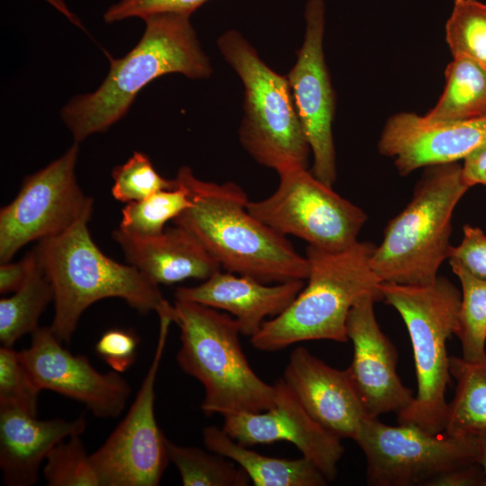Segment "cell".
Listing matches in <instances>:
<instances>
[{
    "label": "cell",
    "instance_id": "obj_1",
    "mask_svg": "<svg viewBox=\"0 0 486 486\" xmlns=\"http://www.w3.org/2000/svg\"><path fill=\"white\" fill-rule=\"evenodd\" d=\"M176 179L187 189L192 204L174 224L191 232L221 268L265 284L306 280V256L248 212L249 200L238 184L201 180L186 166Z\"/></svg>",
    "mask_w": 486,
    "mask_h": 486
},
{
    "label": "cell",
    "instance_id": "obj_2",
    "mask_svg": "<svg viewBox=\"0 0 486 486\" xmlns=\"http://www.w3.org/2000/svg\"><path fill=\"white\" fill-rule=\"evenodd\" d=\"M144 22L138 44L122 58H110V70L101 86L63 107L61 118L76 142L120 121L138 93L157 77L170 73L194 79L211 76L212 68L189 15L160 14Z\"/></svg>",
    "mask_w": 486,
    "mask_h": 486
},
{
    "label": "cell",
    "instance_id": "obj_3",
    "mask_svg": "<svg viewBox=\"0 0 486 486\" xmlns=\"http://www.w3.org/2000/svg\"><path fill=\"white\" fill-rule=\"evenodd\" d=\"M375 247L356 241L346 249L329 251L308 245L307 285L285 310L264 322L250 338L252 346L274 352L309 340L346 342L352 307L369 294L382 301V282L371 266Z\"/></svg>",
    "mask_w": 486,
    "mask_h": 486
},
{
    "label": "cell",
    "instance_id": "obj_4",
    "mask_svg": "<svg viewBox=\"0 0 486 486\" xmlns=\"http://www.w3.org/2000/svg\"><path fill=\"white\" fill-rule=\"evenodd\" d=\"M88 221L83 220L35 247L54 292L50 328L64 343L70 342L82 313L103 299L120 298L141 314L158 313L168 302L158 284L101 251L91 237Z\"/></svg>",
    "mask_w": 486,
    "mask_h": 486
},
{
    "label": "cell",
    "instance_id": "obj_5",
    "mask_svg": "<svg viewBox=\"0 0 486 486\" xmlns=\"http://www.w3.org/2000/svg\"><path fill=\"white\" fill-rule=\"evenodd\" d=\"M180 328V368L203 386L201 410L206 416L260 412L274 405L275 388L251 368L239 342L237 320L219 310L176 300Z\"/></svg>",
    "mask_w": 486,
    "mask_h": 486
},
{
    "label": "cell",
    "instance_id": "obj_6",
    "mask_svg": "<svg viewBox=\"0 0 486 486\" xmlns=\"http://www.w3.org/2000/svg\"><path fill=\"white\" fill-rule=\"evenodd\" d=\"M424 169L410 202L388 222L371 257L382 283L430 284L449 257L453 212L469 187L458 162Z\"/></svg>",
    "mask_w": 486,
    "mask_h": 486
},
{
    "label": "cell",
    "instance_id": "obj_7",
    "mask_svg": "<svg viewBox=\"0 0 486 486\" xmlns=\"http://www.w3.org/2000/svg\"><path fill=\"white\" fill-rule=\"evenodd\" d=\"M382 301L400 315L408 329L415 363L417 395L397 413L399 424H410L438 434L444 431L450 382L446 341L455 334L461 304L459 290L437 276L423 285L382 283Z\"/></svg>",
    "mask_w": 486,
    "mask_h": 486
},
{
    "label": "cell",
    "instance_id": "obj_8",
    "mask_svg": "<svg viewBox=\"0 0 486 486\" xmlns=\"http://www.w3.org/2000/svg\"><path fill=\"white\" fill-rule=\"evenodd\" d=\"M218 48L244 86L238 130L245 150L274 169L308 165L310 148L300 122L287 76L269 68L238 31L224 32Z\"/></svg>",
    "mask_w": 486,
    "mask_h": 486
},
{
    "label": "cell",
    "instance_id": "obj_9",
    "mask_svg": "<svg viewBox=\"0 0 486 486\" xmlns=\"http://www.w3.org/2000/svg\"><path fill=\"white\" fill-rule=\"evenodd\" d=\"M279 184L267 198L248 201V212L275 232L308 245L339 251L354 245L365 212L318 179L306 166L277 171Z\"/></svg>",
    "mask_w": 486,
    "mask_h": 486
},
{
    "label": "cell",
    "instance_id": "obj_10",
    "mask_svg": "<svg viewBox=\"0 0 486 486\" xmlns=\"http://www.w3.org/2000/svg\"><path fill=\"white\" fill-rule=\"evenodd\" d=\"M355 441L365 456L366 482L372 486H428L478 457L474 436L431 434L410 424L390 426L378 418H365Z\"/></svg>",
    "mask_w": 486,
    "mask_h": 486
},
{
    "label": "cell",
    "instance_id": "obj_11",
    "mask_svg": "<svg viewBox=\"0 0 486 486\" xmlns=\"http://www.w3.org/2000/svg\"><path fill=\"white\" fill-rule=\"evenodd\" d=\"M174 305L158 312L159 332L149 368L124 418L91 454L100 486H157L169 462L155 416V385Z\"/></svg>",
    "mask_w": 486,
    "mask_h": 486
},
{
    "label": "cell",
    "instance_id": "obj_12",
    "mask_svg": "<svg viewBox=\"0 0 486 486\" xmlns=\"http://www.w3.org/2000/svg\"><path fill=\"white\" fill-rule=\"evenodd\" d=\"M78 142L45 167L26 176L16 197L0 210V262L23 246L58 236L90 220L93 200L76 177Z\"/></svg>",
    "mask_w": 486,
    "mask_h": 486
},
{
    "label": "cell",
    "instance_id": "obj_13",
    "mask_svg": "<svg viewBox=\"0 0 486 486\" xmlns=\"http://www.w3.org/2000/svg\"><path fill=\"white\" fill-rule=\"evenodd\" d=\"M305 34L297 60L287 75L296 111L313 155L311 173L327 185L337 179L332 122L335 93L325 62V4L309 0L304 11Z\"/></svg>",
    "mask_w": 486,
    "mask_h": 486
},
{
    "label": "cell",
    "instance_id": "obj_14",
    "mask_svg": "<svg viewBox=\"0 0 486 486\" xmlns=\"http://www.w3.org/2000/svg\"><path fill=\"white\" fill-rule=\"evenodd\" d=\"M50 326L32 334L30 346L19 351L39 390L58 392L84 404L94 416L114 418L124 410L131 388L120 373L97 371L82 355L66 349Z\"/></svg>",
    "mask_w": 486,
    "mask_h": 486
},
{
    "label": "cell",
    "instance_id": "obj_15",
    "mask_svg": "<svg viewBox=\"0 0 486 486\" xmlns=\"http://www.w3.org/2000/svg\"><path fill=\"white\" fill-rule=\"evenodd\" d=\"M274 385L275 399L272 408L260 412L224 415L222 429L231 438L249 447L288 441L311 461L328 481L334 480L344 454L340 437L308 413L283 378Z\"/></svg>",
    "mask_w": 486,
    "mask_h": 486
},
{
    "label": "cell",
    "instance_id": "obj_16",
    "mask_svg": "<svg viewBox=\"0 0 486 486\" xmlns=\"http://www.w3.org/2000/svg\"><path fill=\"white\" fill-rule=\"evenodd\" d=\"M374 295L362 297L350 310L346 329L353 344V358L346 368L350 379L370 418L406 409L414 400L397 374V351L381 330Z\"/></svg>",
    "mask_w": 486,
    "mask_h": 486
},
{
    "label": "cell",
    "instance_id": "obj_17",
    "mask_svg": "<svg viewBox=\"0 0 486 486\" xmlns=\"http://www.w3.org/2000/svg\"><path fill=\"white\" fill-rule=\"evenodd\" d=\"M486 141V120L429 122L400 112L385 122L378 141L382 156L393 159L400 176L431 166L458 162Z\"/></svg>",
    "mask_w": 486,
    "mask_h": 486
},
{
    "label": "cell",
    "instance_id": "obj_18",
    "mask_svg": "<svg viewBox=\"0 0 486 486\" xmlns=\"http://www.w3.org/2000/svg\"><path fill=\"white\" fill-rule=\"evenodd\" d=\"M308 413L338 437L355 441L368 417L347 370L336 369L297 346L282 377Z\"/></svg>",
    "mask_w": 486,
    "mask_h": 486
},
{
    "label": "cell",
    "instance_id": "obj_19",
    "mask_svg": "<svg viewBox=\"0 0 486 486\" xmlns=\"http://www.w3.org/2000/svg\"><path fill=\"white\" fill-rule=\"evenodd\" d=\"M304 287V280L269 285L255 278L218 271L196 286L179 287L176 300L192 302L230 312L241 334L255 335L267 317L285 310Z\"/></svg>",
    "mask_w": 486,
    "mask_h": 486
},
{
    "label": "cell",
    "instance_id": "obj_20",
    "mask_svg": "<svg viewBox=\"0 0 486 486\" xmlns=\"http://www.w3.org/2000/svg\"><path fill=\"white\" fill-rule=\"evenodd\" d=\"M84 416L72 420L39 419L15 408H0V469L8 486H31L38 480L40 464L64 439L82 435Z\"/></svg>",
    "mask_w": 486,
    "mask_h": 486
},
{
    "label": "cell",
    "instance_id": "obj_21",
    "mask_svg": "<svg viewBox=\"0 0 486 486\" xmlns=\"http://www.w3.org/2000/svg\"><path fill=\"white\" fill-rule=\"evenodd\" d=\"M112 238L128 264L158 285L205 281L221 268L191 232L177 225L152 237H136L117 229Z\"/></svg>",
    "mask_w": 486,
    "mask_h": 486
},
{
    "label": "cell",
    "instance_id": "obj_22",
    "mask_svg": "<svg viewBox=\"0 0 486 486\" xmlns=\"http://www.w3.org/2000/svg\"><path fill=\"white\" fill-rule=\"evenodd\" d=\"M203 443L209 451L238 464L256 486H323L328 482L309 459L276 458L261 454L239 444L222 428L206 427Z\"/></svg>",
    "mask_w": 486,
    "mask_h": 486
},
{
    "label": "cell",
    "instance_id": "obj_23",
    "mask_svg": "<svg viewBox=\"0 0 486 486\" xmlns=\"http://www.w3.org/2000/svg\"><path fill=\"white\" fill-rule=\"evenodd\" d=\"M445 78L444 91L425 119L446 122L485 121L486 69L467 58H453L445 70Z\"/></svg>",
    "mask_w": 486,
    "mask_h": 486
},
{
    "label": "cell",
    "instance_id": "obj_24",
    "mask_svg": "<svg viewBox=\"0 0 486 486\" xmlns=\"http://www.w3.org/2000/svg\"><path fill=\"white\" fill-rule=\"evenodd\" d=\"M449 364L456 388L447 403L443 433L476 437L486 433V360L471 362L453 356Z\"/></svg>",
    "mask_w": 486,
    "mask_h": 486
},
{
    "label": "cell",
    "instance_id": "obj_25",
    "mask_svg": "<svg viewBox=\"0 0 486 486\" xmlns=\"http://www.w3.org/2000/svg\"><path fill=\"white\" fill-rule=\"evenodd\" d=\"M53 299L52 284L36 251L35 263L22 285L10 297L0 300L2 346L13 347L22 336L32 334L39 328L40 315Z\"/></svg>",
    "mask_w": 486,
    "mask_h": 486
},
{
    "label": "cell",
    "instance_id": "obj_26",
    "mask_svg": "<svg viewBox=\"0 0 486 486\" xmlns=\"http://www.w3.org/2000/svg\"><path fill=\"white\" fill-rule=\"evenodd\" d=\"M169 462L177 469L184 486H247V473L230 459L166 439Z\"/></svg>",
    "mask_w": 486,
    "mask_h": 486
},
{
    "label": "cell",
    "instance_id": "obj_27",
    "mask_svg": "<svg viewBox=\"0 0 486 486\" xmlns=\"http://www.w3.org/2000/svg\"><path fill=\"white\" fill-rule=\"evenodd\" d=\"M462 286L461 304L455 334L462 346L463 358L471 362L486 360V280L461 265L449 261Z\"/></svg>",
    "mask_w": 486,
    "mask_h": 486
},
{
    "label": "cell",
    "instance_id": "obj_28",
    "mask_svg": "<svg viewBox=\"0 0 486 486\" xmlns=\"http://www.w3.org/2000/svg\"><path fill=\"white\" fill-rule=\"evenodd\" d=\"M176 182L173 189L161 190L142 200L128 202L122 211L118 229L136 237L161 234L168 220H173L192 204L187 189L176 179Z\"/></svg>",
    "mask_w": 486,
    "mask_h": 486
},
{
    "label": "cell",
    "instance_id": "obj_29",
    "mask_svg": "<svg viewBox=\"0 0 486 486\" xmlns=\"http://www.w3.org/2000/svg\"><path fill=\"white\" fill-rule=\"evenodd\" d=\"M446 41L453 58H467L486 69V4L454 0L446 23Z\"/></svg>",
    "mask_w": 486,
    "mask_h": 486
},
{
    "label": "cell",
    "instance_id": "obj_30",
    "mask_svg": "<svg viewBox=\"0 0 486 486\" xmlns=\"http://www.w3.org/2000/svg\"><path fill=\"white\" fill-rule=\"evenodd\" d=\"M80 436L64 439L49 453L43 468L49 486H100L91 454Z\"/></svg>",
    "mask_w": 486,
    "mask_h": 486
},
{
    "label": "cell",
    "instance_id": "obj_31",
    "mask_svg": "<svg viewBox=\"0 0 486 486\" xmlns=\"http://www.w3.org/2000/svg\"><path fill=\"white\" fill-rule=\"evenodd\" d=\"M113 185L112 194L122 202L142 200L161 190L176 186V179L161 176L153 166L149 158L135 151L122 165L116 166L112 172Z\"/></svg>",
    "mask_w": 486,
    "mask_h": 486
},
{
    "label": "cell",
    "instance_id": "obj_32",
    "mask_svg": "<svg viewBox=\"0 0 486 486\" xmlns=\"http://www.w3.org/2000/svg\"><path fill=\"white\" fill-rule=\"evenodd\" d=\"M40 390L33 382L19 351L0 347V408H15L37 415Z\"/></svg>",
    "mask_w": 486,
    "mask_h": 486
},
{
    "label": "cell",
    "instance_id": "obj_33",
    "mask_svg": "<svg viewBox=\"0 0 486 486\" xmlns=\"http://www.w3.org/2000/svg\"><path fill=\"white\" fill-rule=\"evenodd\" d=\"M209 0H120L104 13L107 23L129 18H145L160 14L189 15Z\"/></svg>",
    "mask_w": 486,
    "mask_h": 486
},
{
    "label": "cell",
    "instance_id": "obj_34",
    "mask_svg": "<svg viewBox=\"0 0 486 486\" xmlns=\"http://www.w3.org/2000/svg\"><path fill=\"white\" fill-rule=\"evenodd\" d=\"M139 338L134 332L121 328L105 331L95 344V352L113 371L123 373L136 359Z\"/></svg>",
    "mask_w": 486,
    "mask_h": 486
},
{
    "label": "cell",
    "instance_id": "obj_35",
    "mask_svg": "<svg viewBox=\"0 0 486 486\" xmlns=\"http://www.w3.org/2000/svg\"><path fill=\"white\" fill-rule=\"evenodd\" d=\"M461 243L451 248L449 261L464 267L472 274L486 280V234L478 227L465 224Z\"/></svg>",
    "mask_w": 486,
    "mask_h": 486
},
{
    "label": "cell",
    "instance_id": "obj_36",
    "mask_svg": "<svg viewBox=\"0 0 486 486\" xmlns=\"http://www.w3.org/2000/svg\"><path fill=\"white\" fill-rule=\"evenodd\" d=\"M35 260L36 250L33 248L18 262L1 263L0 293L6 294L16 292L28 277Z\"/></svg>",
    "mask_w": 486,
    "mask_h": 486
},
{
    "label": "cell",
    "instance_id": "obj_37",
    "mask_svg": "<svg viewBox=\"0 0 486 486\" xmlns=\"http://www.w3.org/2000/svg\"><path fill=\"white\" fill-rule=\"evenodd\" d=\"M485 485L482 468L471 463L454 468L436 477L428 486H477Z\"/></svg>",
    "mask_w": 486,
    "mask_h": 486
},
{
    "label": "cell",
    "instance_id": "obj_38",
    "mask_svg": "<svg viewBox=\"0 0 486 486\" xmlns=\"http://www.w3.org/2000/svg\"><path fill=\"white\" fill-rule=\"evenodd\" d=\"M462 176L469 188L477 184L486 186V141L464 158Z\"/></svg>",
    "mask_w": 486,
    "mask_h": 486
},
{
    "label": "cell",
    "instance_id": "obj_39",
    "mask_svg": "<svg viewBox=\"0 0 486 486\" xmlns=\"http://www.w3.org/2000/svg\"><path fill=\"white\" fill-rule=\"evenodd\" d=\"M50 5H52L56 10L62 14L70 22H72L76 27L85 30L84 25L82 24L79 18L73 14L69 8L67 6L64 0H45Z\"/></svg>",
    "mask_w": 486,
    "mask_h": 486
},
{
    "label": "cell",
    "instance_id": "obj_40",
    "mask_svg": "<svg viewBox=\"0 0 486 486\" xmlns=\"http://www.w3.org/2000/svg\"><path fill=\"white\" fill-rule=\"evenodd\" d=\"M477 445H478V457L477 463L482 468L484 477H485V486H486V433H483L476 436Z\"/></svg>",
    "mask_w": 486,
    "mask_h": 486
}]
</instances>
